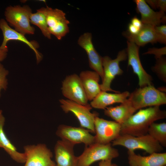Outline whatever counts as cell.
Here are the masks:
<instances>
[{"mask_svg": "<svg viewBox=\"0 0 166 166\" xmlns=\"http://www.w3.org/2000/svg\"><path fill=\"white\" fill-rule=\"evenodd\" d=\"M166 117L165 111L161 109L159 106L140 109L121 125L120 134L135 136L145 135L152 123Z\"/></svg>", "mask_w": 166, "mask_h": 166, "instance_id": "6da1fadb", "label": "cell"}, {"mask_svg": "<svg viewBox=\"0 0 166 166\" xmlns=\"http://www.w3.org/2000/svg\"><path fill=\"white\" fill-rule=\"evenodd\" d=\"M136 110L148 106H159L166 104V94L153 85L136 89L128 98Z\"/></svg>", "mask_w": 166, "mask_h": 166, "instance_id": "7a4b0ae2", "label": "cell"}, {"mask_svg": "<svg viewBox=\"0 0 166 166\" xmlns=\"http://www.w3.org/2000/svg\"><path fill=\"white\" fill-rule=\"evenodd\" d=\"M32 13L28 5L8 6L5 12L6 19L17 32L25 35L34 34L35 28L30 25V16Z\"/></svg>", "mask_w": 166, "mask_h": 166, "instance_id": "3957f363", "label": "cell"}, {"mask_svg": "<svg viewBox=\"0 0 166 166\" xmlns=\"http://www.w3.org/2000/svg\"><path fill=\"white\" fill-rule=\"evenodd\" d=\"M119 155L118 150L113 147L111 143H94L85 147L83 153L77 157V166H90L97 161L112 160Z\"/></svg>", "mask_w": 166, "mask_h": 166, "instance_id": "277c9868", "label": "cell"}, {"mask_svg": "<svg viewBox=\"0 0 166 166\" xmlns=\"http://www.w3.org/2000/svg\"><path fill=\"white\" fill-rule=\"evenodd\" d=\"M112 145L113 146H121L129 151L141 149L149 154L160 152L163 150V147L148 134L138 136L120 134L112 141Z\"/></svg>", "mask_w": 166, "mask_h": 166, "instance_id": "5b68a950", "label": "cell"}, {"mask_svg": "<svg viewBox=\"0 0 166 166\" xmlns=\"http://www.w3.org/2000/svg\"><path fill=\"white\" fill-rule=\"evenodd\" d=\"M61 107L65 113H72L78 120L81 127L95 133L94 121L96 117L98 116L97 113L90 112L92 108L88 104L83 105L68 99L59 100Z\"/></svg>", "mask_w": 166, "mask_h": 166, "instance_id": "8992f818", "label": "cell"}, {"mask_svg": "<svg viewBox=\"0 0 166 166\" xmlns=\"http://www.w3.org/2000/svg\"><path fill=\"white\" fill-rule=\"evenodd\" d=\"M127 58L126 49L119 51L115 59H112L107 56L102 57L103 76L102 83L100 84L101 91L120 93L112 89L110 86L112 81L116 76L121 75L123 73V71L121 69L119 63L121 61L126 60Z\"/></svg>", "mask_w": 166, "mask_h": 166, "instance_id": "52a82bcc", "label": "cell"}, {"mask_svg": "<svg viewBox=\"0 0 166 166\" xmlns=\"http://www.w3.org/2000/svg\"><path fill=\"white\" fill-rule=\"evenodd\" d=\"M44 14L49 31L59 40H61L69 32V22L62 10L46 6L40 9Z\"/></svg>", "mask_w": 166, "mask_h": 166, "instance_id": "ba28073f", "label": "cell"}, {"mask_svg": "<svg viewBox=\"0 0 166 166\" xmlns=\"http://www.w3.org/2000/svg\"><path fill=\"white\" fill-rule=\"evenodd\" d=\"M90 131L82 127H77L64 124L60 125L56 134L61 140L66 141L74 145L83 143L85 147L95 143L94 136Z\"/></svg>", "mask_w": 166, "mask_h": 166, "instance_id": "9c48e42d", "label": "cell"}, {"mask_svg": "<svg viewBox=\"0 0 166 166\" xmlns=\"http://www.w3.org/2000/svg\"><path fill=\"white\" fill-rule=\"evenodd\" d=\"M95 143H110L120 135L121 125L115 121L96 117L94 121Z\"/></svg>", "mask_w": 166, "mask_h": 166, "instance_id": "30bf717a", "label": "cell"}, {"mask_svg": "<svg viewBox=\"0 0 166 166\" xmlns=\"http://www.w3.org/2000/svg\"><path fill=\"white\" fill-rule=\"evenodd\" d=\"M26 161L24 166H56L50 150L43 144L24 147Z\"/></svg>", "mask_w": 166, "mask_h": 166, "instance_id": "8fae6325", "label": "cell"}, {"mask_svg": "<svg viewBox=\"0 0 166 166\" xmlns=\"http://www.w3.org/2000/svg\"><path fill=\"white\" fill-rule=\"evenodd\" d=\"M63 95L68 100L86 105L88 100L78 75L73 74L67 76L62 82Z\"/></svg>", "mask_w": 166, "mask_h": 166, "instance_id": "7c38bea8", "label": "cell"}, {"mask_svg": "<svg viewBox=\"0 0 166 166\" xmlns=\"http://www.w3.org/2000/svg\"><path fill=\"white\" fill-rule=\"evenodd\" d=\"M127 43L128 65L132 67L133 73L138 77L140 87L153 85L152 77L146 72L141 63L139 55L140 47L128 41Z\"/></svg>", "mask_w": 166, "mask_h": 166, "instance_id": "4fadbf2b", "label": "cell"}, {"mask_svg": "<svg viewBox=\"0 0 166 166\" xmlns=\"http://www.w3.org/2000/svg\"><path fill=\"white\" fill-rule=\"evenodd\" d=\"M0 29L2 32L3 37L2 42L0 46V49L8 50L7 44L10 41H19L27 45L34 51L38 63L41 61L42 59V55L38 50L39 45L37 42L28 40L25 35L11 28L4 19H0Z\"/></svg>", "mask_w": 166, "mask_h": 166, "instance_id": "5bb4252c", "label": "cell"}, {"mask_svg": "<svg viewBox=\"0 0 166 166\" xmlns=\"http://www.w3.org/2000/svg\"><path fill=\"white\" fill-rule=\"evenodd\" d=\"M77 43L86 52L90 68L97 72L102 80L103 76L102 57L97 53L93 45L92 34L89 32L83 34L79 38Z\"/></svg>", "mask_w": 166, "mask_h": 166, "instance_id": "9a60e30c", "label": "cell"}, {"mask_svg": "<svg viewBox=\"0 0 166 166\" xmlns=\"http://www.w3.org/2000/svg\"><path fill=\"white\" fill-rule=\"evenodd\" d=\"M74 146L61 140L57 141L54 148L56 166H77V157L74 154Z\"/></svg>", "mask_w": 166, "mask_h": 166, "instance_id": "2e32d148", "label": "cell"}, {"mask_svg": "<svg viewBox=\"0 0 166 166\" xmlns=\"http://www.w3.org/2000/svg\"><path fill=\"white\" fill-rule=\"evenodd\" d=\"M137 11L140 14V20L144 24L154 26L160 25L161 23H164L166 21L165 13L159 11H154L144 0H135Z\"/></svg>", "mask_w": 166, "mask_h": 166, "instance_id": "e0dca14e", "label": "cell"}, {"mask_svg": "<svg viewBox=\"0 0 166 166\" xmlns=\"http://www.w3.org/2000/svg\"><path fill=\"white\" fill-rule=\"evenodd\" d=\"M130 166H163L166 164V153L155 152L147 156L136 154L133 151L128 150Z\"/></svg>", "mask_w": 166, "mask_h": 166, "instance_id": "ac0fdd59", "label": "cell"}, {"mask_svg": "<svg viewBox=\"0 0 166 166\" xmlns=\"http://www.w3.org/2000/svg\"><path fill=\"white\" fill-rule=\"evenodd\" d=\"M88 101H92L101 91L99 82L100 76L93 71L81 72L79 76Z\"/></svg>", "mask_w": 166, "mask_h": 166, "instance_id": "d6986e66", "label": "cell"}, {"mask_svg": "<svg viewBox=\"0 0 166 166\" xmlns=\"http://www.w3.org/2000/svg\"><path fill=\"white\" fill-rule=\"evenodd\" d=\"M154 27L149 24L143 23L137 34H131L126 31L123 32V35L127 39V41L133 42L140 47L148 43H156L157 40Z\"/></svg>", "mask_w": 166, "mask_h": 166, "instance_id": "ffe728a7", "label": "cell"}, {"mask_svg": "<svg viewBox=\"0 0 166 166\" xmlns=\"http://www.w3.org/2000/svg\"><path fill=\"white\" fill-rule=\"evenodd\" d=\"M130 93L128 91L110 93L101 91L90 104L92 108L105 109L108 106L114 103H123L127 99Z\"/></svg>", "mask_w": 166, "mask_h": 166, "instance_id": "44dd1931", "label": "cell"}, {"mask_svg": "<svg viewBox=\"0 0 166 166\" xmlns=\"http://www.w3.org/2000/svg\"><path fill=\"white\" fill-rule=\"evenodd\" d=\"M136 110L127 99L119 105L107 107L104 109L105 115L121 125L125 122Z\"/></svg>", "mask_w": 166, "mask_h": 166, "instance_id": "7402d4cb", "label": "cell"}, {"mask_svg": "<svg viewBox=\"0 0 166 166\" xmlns=\"http://www.w3.org/2000/svg\"><path fill=\"white\" fill-rule=\"evenodd\" d=\"M5 118L2 114L0 115V147L3 148L11 157L17 162L25 163L26 156L24 153L18 152L15 147L6 136L3 130Z\"/></svg>", "mask_w": 166, "mask_h": 166, "instance_id": "603a6c76", "label": "cell"}, {"mask_svg": "<svg viewBox=\"0 0 166 166\" xmlns=\"http://www.w3.org/2000/svg\"><path fill=\"white\" fill-rule=\"evenodd\" d=\"M148 134L163 147H166V123H152L149 126Z\"/></svg>", "mask_w": 166, "mask_h": 166, "instance_id": "cb8c5ba5", "label": "cell"}, {"mask_svg": "<svg viewBox=\"0 0 166 166\" xmlns=\"http://www.w3.org/2000/svg\"><path fill=\"white\" fill-rule=\"evenodd\" d=\"M30 20V23L38 26L45 37L51 38V34L48 29L45 16L40 9L37 10L36 12L31 14Z\"/></svg>", "mask_w": 166, "mask_h": 166, "instance_id": "d4e9b609", "label": "cell"}, {"mask_svg": "<svg viewBox=\"0 0 166 166\" xmlns=\"http://www.w3.org/2000/svg\"><path fill=\"white\" fill-rule=\"evenodd\" d=\"M152 70L158 78L164 82H166V59L163 56L156 59V63L153 66Z\"/></svg>", "mask_w": 166, "mask_h": 166, "instance_id": "484cf974", "label": "cell"}, {"mask_svg": "<svg viewBox=\"0 0 166 166\" xmlns=\"http://www.w3.org/2000/svg\"><path fill=\"white\" fill-rule=\"evenodd\" d=\"M9 73L8 70L6 69L0 61V98L1 91L2 90H6L8 85L7 77Z\"/></svg>", "mask_w": 166, "mask_h": 166, "instance_id": "4316f807", "label": "cell"}, {"mask_svg": "<svg viewBox=\"0 0 166 166\" xmlns=\"http://www.w3.org/2000/svg\"><path fill=\"white\" fill-rule=\"evenodd\" d=\"M155 31L157 36V42L166 44V26L163 25L155 26Z\"/></svg>", "mask_w": 166, "mask_h": 166, "instance_id": "83f0119b", "label": "cell"}, {"mask_svg": "<svg viewBox=\"0 0 166 166\" xmlns=\"http://www.w3.org/2000/svg\"><path fill=\"white\" fill-rule=\"evenodd\" d=\"M152 54L155 55L156 59L163 57L166 54V47L164 46L161 48H149L148 51L143 53V54Z\"/></svg>", "mask_w": 166, "mask_h": 166, "instance_id": "f1b7e54d", "label": "cell"}, {"mask_svg": "<svg viewBox=\"0 0 166 166\" xmlns=\"http://www.w3.org/2000/svg\"><path fill=\"white\" fill-rule=\"evenodd\" d=\"M130 23L136 28L140 29L141 28L143 23L137 17L135 16L131 20Z\"/></svg>", "mask_w": 166, "mask_h": 166, "instance_id": "f546056e", "label": "cell"}, {"mask_svg": "<svg viewBox=\"0 0 166 166\" xmlns=\"http://www.w3.org/2000/svg\"><path fill=\"white\" fill-rule=\"evenodd\" d=\"M157 7L160 11L165 13L166 11V0H158Z\"/></svg>", "mask_w": 166, "mask_h": 166, "instance_id": "4dcf8cb0", "label": "cell"}, {"mask_svg": "<svg viewBox=\"0 0 166 166\" xmlns=\"http://www.w3.org/2000/svg\"><path fill=\"white\" fill-rule=\"evenodd\" d=\"M140 29L135 27L131 23H129L128 25V29L127 31L130 34L135 35L137 34Z\"/></svg>", "mask_w": 166, "mask_h": 166, "instance_id": "1f68e13d", "label": "cell"}, {"mask_svg": "<svg viewBox=\"0 0 166 166\" xmlns=\"http://www.w3.org/2000/svg\"><path fill=\"white\" fill-rule=\"evenodd\" d=\"M145 1L148 6H150L152 8L156 10L158 9L157 2L158 0H147Z\"/></svg>", "mask_w": 166, "mask_h": 166, "instance_id": "d6a6232c", "label": "cell"}, {"mask_svg": "<svg viewBox=\"0 0 166 166\" xmlns=\"http://www.w3.org/2000/svg\"><path fill=\"white\" fill-rule=\"evenodd\" d=\"M112 164V160H103L99 163L98 166H111Z\"/></svg>", "mask_w": 166, "mask_h": 166, "instance_id": "836d02e7", "label": "cell"}, {"mask_svg": "<svg viewBox=\"0 0 166 166\" xmlns=\"http://www.w3.org/2000/svg\"><path fill=\"white\" fill-rule=\"evenodd\" d=\"M8 50L0 49V61H3L6 57Z\"/></svg>", "mask_w": 166, "mask_h": 166, "instance_id": "e575fe53", "label": "cell"}, {"mask_svg": "<svg viewBox=\"0 0 166 166\" xmlns=\"http://www.w3.org/2000/svg\"><path fill=\"white\" fill-rule=\"evenodd\" d=\"M111 166H118L116 164H112Z\"/></svg>", "mask_w": 166, "mask_h": 166, "instance_id": "d590c367", "label": "cell"}, {"mask_svg": "<svg viewBox=\"0 0 166 166\" xmlns=\"http://www.w3.org/2000/svg\"><path fill=\"white\" fill-rule=\"evenodd\" d=\"M2 114V111L0 110V115Z\"/></svg>", "mask_w": 166, "mask_h": 166, "instance_id": "8d00e7d4", "label": "cell"}, {"mask_svg": "<svg viewBox=\"0 0 166 166\" xmlns=\"http://www.w3.org/2000/svg\"><path fill=\"white\" fill-rule=\"evenodd\" d=\"M163 166H166V165H164Z\"/></svg>", "mask_w": 166, "mask_h": 166, "instance_id": "74e56055", "label": "cell"}]
</instances>
